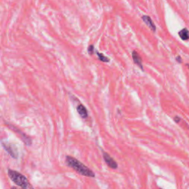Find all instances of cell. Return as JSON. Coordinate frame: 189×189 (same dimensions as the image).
Returning <instances> with one entry per match:
<instances>
[{"mask_svg":"<svg viewBox=\"0 0 189 189\" xmlns=\"http://www.w3.org/2000/svg\"><path fill=\"white\" fill-rule=\"evenodd\" d=\"M94 51H95V48H94V46L93 45H89L88 47V52L90 55H92L93 53H94Z\"/></svg>","mask_w":189,"mask_h":189,"instance_id":"cell-11","label":"cell"},{"mask_svg":"<svg viewBox=\"0 0 189 189\" xmlns=\"http://www.w3.org/2000/svg\"><path fill=\"white\" fill-rule=\"evenodd\" d=\"M179 36L183 41H188L189 39V31L187 28H183L179 32Z\"/></svg>","mask_w":189,"mask_h":189,"instance_id":"cell-9","label":"cell"},{"mask_svg":"<svg viewBox=\"0 0 189 189\" xmlns=\"http://www.w3.org/2000/svg\"><path fill=\"white\" fill-rule=\"evenodd\" d=\"M7 174H8V176L11 178V180L18 186L21 187L22 188H32V186H30V182H29L27 177L23 174H21V173H19L16 171L8 169Z\"/></svg>","mask_w":189,"mask_h":189,"instance_id":"cell-2","label":"cell"},{"mask_svg":"<svg viewBox=\"0 0 189 189\" xmlns=\"http://www.w3.org/2000/svg\"><path fill=\"white\" fill-rule=\"evenodd\" d=\"M174 120H175V121H176L177 123H178L179 121H180V118H179L178 117H176V118H174Z\"/></svg>","mask_w":189,"mask_h":189,"instance_id":"cell-13","label":"cell"},{"mask_svg":"<svg viewBox=\"0 0 189 189\" xmlns=\"http://www.w3.org/2000/svg\"><path fill=\"white\" fill-rule=\"evenodd\" d=\"M77 111L80 115V116L83 118H87L88 117V112H87L86 107L82 104H80L77 106Z\"/></svg>","mask_w":189,"mask_h":189,"instance_id":"cell-8","label":"cell"},{"mask_svg":"<svg viewBox=\"0 0 189 189\" xmlns=\"http://www.w3.org/2000/svg\"><path fill=\"white\" fill-rule=\"evenodd\" d=\"M96 52V55L98 57V59L101 61L102 62H110V59L108 57H106V56H105L103 53H101V52H99L98 51H95Z\"/></svg>","mask_w":189,"mask_h":189,"instance_id":"cell-10","label":"cell"},{"mask_svg":"<svg viewBox=\"0 0 189 189\" xmlns=\"http://www.w3.org/2000/svg\"><path fill=\"white\" fill-rule=\"evenodd\" d=\"M142 19H143V21H144V22L146 24L147 26L149 27V28L151 29L153 32H155L156 31L155 25L154 24L153 21L151 20V19L150 18L149 16H142Z\"/></svg>","mask_w":189,"mask_h":189,"instance_id":"cell-7","label":"cell"},{"mask_svg":"<svg viewBox=\"0 0 189 189\" xmlns=\"http://www.w3.org/2000/svg\"><path fill=\"white\" fill-rule=\"evenodd\" d=\"M2 146L4 147V149H5V151H6L11 156V157H13V158H15V159L17 158V157H18V156H17V153H16V151L15 150L13 149L12 146L10 145V144L4 143H2Z\"/></svg>","mask_w":189,"mask_h":189,"instance_id":"cell-5","label":"cell"},{"mask_svg":"<svg viewBox=\"0 0 189 189\" xmlns=\"http://www.w3.org/2000/svg\"><path fill=\"white\" fill-rule=\"evenodd\" d=\"M177 61L179 62V63H181L182 62V58H181L180 56H177Z\"/></svg>","mask_w":189,"mask_h":189,"instance_id":"cell-12","label":"cell"},{"mask_svg":"<svg viewBox=\"0 0 189 189\" xmlns=\"http://www.w3.org/2000/svg\"><path fill=\"white\" fill-rule=\"evenodd\" d=\"M132 58H133V61L134 63L139 67L140 69L142 70H143V64H142V58L140 57L139 54L137 51L134 50L132 52Z\"/></svg>","mask_w":189,"mask_h":189,"instance_id":"cell-6","label":"cell"},{"mask_svg":"<svg viewBox=\"0 0 189 189\" xmlns=\"http://www.w3.org/2000/svg\"><path fill=\"white\" fill-rule=\"evenodd\" d=\"M11 129H13V132H15L16 133L19 135V137L21 138V140H22L24 143L26 144L27 146H30L31 145V139L28 137V135H26L24 132H21L19 129H17L16 128L14 127V126H11Z\"/></svg>","mask_w":189,"mask_h":189,"instance_id":"cell-3","label":"cell"},{"mask_svg":"<svg viewBox=\"0 0 189 189\" xmlns=\"http://www.w3.org/2000/svg\"><path fill=\"white\" fill-rule=\"evenodd\" d=\"M66 163H67L68 166H70V168H72L73 170H75L76 172L83 175V176L88 177H95V173L91 169L86 166L79 160L74 158L73 157L67 156L66 157Z\"/></svg>","mask_w":189,"mask_h":189,"instance_id":"cell-1","label":"cell"},{"mask_svg":"<svg viewBox=\"0 0 189 189\" xmlns=\"http://www.w3.org/2000/svg\"><path fill=\"white\" fill-rule=\"evenodd\" d=\"M103 156H104V159L105 163L108 165V166L110 167V168L113 169H115L118 168V163L115 161V160L113 159L112 157H110V155H109L108 153L104 152V154H103Z\"/></svg>","mask_w":189,"mask_h":189,"instance_id":"cell-4","label":"cell"}]
</instances>
